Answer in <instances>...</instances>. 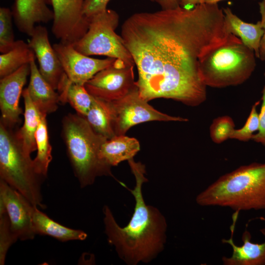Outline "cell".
Instances as JSON below:
<instances>
[{
    "mask_svg": "<svg viewBox=\"0 0 265 265\" xmlns=\"http://www.w3.org/2000/svg\"><path fill=\"white\" fill-rule=\"evenodd\" d=\"M229 35L217 3L136 13L121 30L137 69L140 96L147 102L163 98L191 106L207 99L200 59Z\"/></svg>",
    "mask_w": 265,
    "mask_h": 265,
    "instance_id": "1",
    "label": "cell"
},
{
    "mask_svg": "<svg viewBox=\"0 0 265 265\" xmlns=\"http://www.w3.org/2000/svg\"><path fill=\"white\" fill-rule=\"evenodd\" d=\"M128 161L135 179L133 189L126 187L134 198L133 213L128 224L121 227L105 205L104 223L108 242L115 247L120 258L128 265H136L151 262L163 250L167 225L159 210L147 205L144 199L142 185L148 182L145 165L133 159Z\"/></svg>",
    "mask_w": 265,
    "mask_h": 265,
    "instance_id": "2",
    "label": "cell"
},
{
    "mask_svg": "<svg viewBox=\"0 0 265 265\" xmlns=\"http://www.w3.org/2000/svg\"><path fill=\"white\" fill-rule=\"evenodd\" d=\"M202 206L229 207L236 212L265 209V163L253 162L227 173L200 193Z\"/></svg>",
    "mask_w": 265,
    "mask_h": 265,
    "instance_id": "3",
    "label": "cell"
},
{
    "mask_svg": "<svg viewBox=\"0 0 265 265\" xmlns=\"http://www.w3.org/2000/svg\"><path fill=\"white\" fill-rule=\"evenodd\" d=\"M62 125L68 156L80 186L91 185L97 177L103 176L116 180L111 166L99 156L101 146L107 139L96 132L85 118L78 113L66 115Z\"/></svg>",
    "mask_w": 265,
    "mask_h": 265,
    "instance_id": "4",
    "label": "cell"
},
{
    "mask_svg": "<svg viewBox=\"0 0 265 265\" xmlns=\"http://www.w3.org/2000/svg\"><path fill=\"white\" fill-rule=\"evenodd\" d=\"M256 55L237 36L229 34L200 59L201 78L207 86L221 88L240 85L254 71Z\"/></svg>",
    "mask_w": 265,
    "mask_h": 265,
    "instance_id": "5",
    "label": "cell"
},
{
    "mask_svg": "<svg viewBox=\"0 0 265 265\" xmlns=\"http://www.w3.org/2000/svg\"><path fill=\"white\" fill-rule=\"evenodd\" d=\"M30 154L24 150L16 132L0 121V179L15 189L33 206L44 209L41 178Z\"/></svg>",
    "mask_w": 265,
    "mask_h": 265,
    "instance_id": "6",
    "label": "cell"
},
{
    "mask_svg": "<svg viewBox=\"0 0 265 265\" xmlns=\"http://www.w3.org/2000/svg\"><path fill=\"white\" fill-rule=\"evenodd\" d=\"M88 18V29L81 39L72 44L75 49L85 55H105L134 65L122 37L115 31L119 24L118 13L107 9Z\"/></svg>",
    "mask_w": 265,
    "mask_h": 265,
    "instance_id": "7",
    "label": "cell"
},
{
    "mask_svg": "<svg viewBox=\"0 0 265 265\" xmlns=\"http://www.w3.org/2000/svg\"><path fill=\"white\" fill-rule=\"evenodd\" d=\"M105 102L110 111L116 135H125L131 127L143 122L188 121L186 118L163 113L153 108L140 96L138 87L120 99Z\"/></svg>",
    "mask_w": 265,
    "mask_h": 265,
    "instance_id": "8",
    "label": "cell"
},
{
    "mask_svg": "<svg viewBox=\"0 0 265 265\" xmlns=\"http://www.w3.org/2000/svg\"><path fill=\"white\" fill-rule=\"evenodd\" d=\"M133 67L134 65L116 59L87 81L84 87L95 98L106 102L120 99L137 87Z\"/></svg>",
    "mask_w": 265,
    "mask_h": 265,
    "instance_id": "9",
    "label": "cell"
},
{
    "mask_svg": "<svg viewBox=\"0 0 265 265\" xmlns=\"http://www.w3.org/2000/svg\"><path fill=\"white\" fill-rule=\"evenodd\" d=\"M85 0H51L53 12L52 31L61 42L73 44L86 33L89 20L84 14Z\"/></svg>",
    "mask_w": 265,
    "mask_h": 265,
    "instance_id": "10",
    "label": "cell"
},
{
    "mask_svg": "<svg viewBox=\"0 0 265 265\" xmlns=\"http://www.w3.org/2000/svg\"><path fill=\"white\" fill-rule=\"evenodd\" d=\"M65 74L73 82L84 85L97 73L111 65L115 58L97 59L77 51L71 44L60 42L53 45Z\"/></svg>",
    "mask_w": 265,
    "mask_h": 265,
    "instance_id": "11",
    "label": "cell"
},
{
    "mask_svg": "<svg viewBox=\"0 0 265 265\" xmlns=\"http://www.w3.org/2000/svg\"><path fill=\"white\" fill-rule=\"evenodd\" d=\"M0 203L7 213L12 231L22 240H30L36 235L32 214L34 208L21 193L0 179Z\"/></svg>",
    "mask_w": 265,
    "mask_h": 265,
    "instance_id": "12",
    "label": "cell"
},
{
    "mask_svg": "<svg viewBox=\"0 0 265 265\" xmlns=\"http://www.w3.org/2000/svg\"><path fill=\"white\" fill-rule=\"evenodd\" d=\"M29 74L30 64H26L12 74L0 78V121L10 128H13L20 122V117L23 111L19 106V99Z\"/></svg>",
    "mask_w": 265,
    "mask_h": 265,
    "instance_id": "13",
    "label": "cell"
},
{
    "mask_svg": "<svg viewBox=\"0 0 265 265\" xmlns=\"http://www.w3.org/2000/svg\"><path fill=\"white\" fill-rule=\"evenodd\" d=\"M30 37L28 44L38 59L40 74L54 90H57L65 74L50 43L47 28L36 26Z\"/></svg>",
    "mask_w": 265,
    "mask_h": 265,
    "instance_id": "14",
    "label": "cell"
},
{
    "mask_svg": "<svg viewBox=\"0 0 265 265\" xmlns=\"http://www.w3.org/2000/svg\"><path fill=\"white\" fill-rule=\"evenodd\" d=\"M238 212H236L233 216V224L230 229L231 238L222 239L224 243L230 244L233 248V254L231 257H223V263L225 265H265V239L262 243H254L251 240V235L246 229L242 236L243 244L236 245L233 239L236 223ZM265 238V228L260 230Z\"/></svg>",
    "mask_w": 265,
    "mask_h": 265,
    "instance_id": "15",
    "label": "cell"
},
{
    "mask_svg": "<svg viewBox=\"0 0 265 265\" xmlns=\"http://www.w3.org/2000/svg\"><path fill=\"white\" fill-rule=\"evenodd\" d=\"M49 5L51 0H15L12 12L18 29L30 36L36 24L53 21V12Z\"/></svg>",
    "mask_w": 265,
    "mask_h": 265,
    "instance_id": "16",
    "label": "cell"
},
{
    "mask_svg": "<svg viewBox=\"0 0 265 265\" xmlns=\"http://www.w3.org/2000/svg\"><path fill=\"white\" fill-rule=\"evenodd\" d=\"M29 64L30 80L27 89L31 100L42 114L55 112L60 102L59 94L41 75L35 60Z\"/></svg>",
    "mask_w": 265,
    "mask_h": 265,
    "instance_id": "17",
    "label": "cell"
},
{
    "mask_svg": "<svg viewBox=\"0 0 265 265\" xmlns=\"http://www.w3.org/2000/svg\"><path fill=\"white\" fill-rule=\"evenodd\" d=\"M223 11L227 32L238 37L259 58L260 44L264 33L261 21L256 24L246 23L235 14L229 7L223 9Z\"/></svg>",
    "mask_w": 265,
    "mask_h": 265,
    "instance_id": "18",
    "label": "cell"
},
{
    "mask_svg": "<svg viewBox=\"0 0 265 265\" xmlns=\"http://www.w3.org/2000/svg\"><path fill=\"white\" fill-rule=\"evenodd\" d=\"M139 150L140 144L136 139L125 135H116L102 144L99 156L104 162L111 167L133 159Z\"/></svg>",
    "mask_w": 265,
    "mask_h": 265,
    "instance_id": "19",
    "label": "cell"
},
{
    "mask_svg": "<svg viewBox=\"0 0 265 265\" xmlns=\"http://www.w3.org/2000/svg\"><path fill=\"white\" fill-rule=\"evenodd\" d=\"M32 222L35 234L52 237L59 241L83 240L87 235L84 232L64 226L50 218L41 212L37 207L34 206Z\"/></svg>",
    "mask_w": 265,
    "mask_h": 265,
    "instance_id": "20",
    "label": "cell"
},
{
    "mask_svg": "<svg viewBox=\"0 0 265 265\" xmlns=\"http://www.w3.org/2000/svg\"><path fill=\"white\" fill-rule=\"evenodd\" d=\"M22 95L25 104L24 122L16 133L24 150L31 154L37 150L35 133L42 114L31 100L27 88L23 90Z\"/></svg>",
    "mask_w": 265,
    "mask_h": 265,
    "instance_id": "21",
    "label": "cell"
},
{
    "mask_svg": "<svg viewBox=\"0 0 265 265\" xmlns=\"http://www.w3.org/2000/svg\"><path fill=\"white\" fill-rule=\"evenodd\" d=\"M57 90L60 102L68 103L78 114L82 116L87 114L94 97L88 92L84 85L72 82L65 74Z\"/></svg>",
    "mask_w": 265,
    "mask_h": 265,
    "instance_id": "22",
    "label": "cell"
},
{
    "mask_svg": "<svg viewBox=\"0 0 265 265\" xmlns=\"http://www.w3.org/2000/svg\"><path fill=\"white\" fill-rule=\"evenodd\" d=\"M35 54L28 43L17 40L13 48L0 55V77L2 78L16 71L21 67L35 60Z\"/></svg>",
    "mask_w": 265,
    "mask_h": 265,
    "instance_id": "23",
    "label": "cell"
},
{
    "mask_svg": "<svg viewBox=\"0 0 265 265\" xmlns=\"http://www.w3.org/2000/svg\"><path fill=\"white\" fill-rule=\"evenodd\" d=\"M83 117L96 132L106 139L116 136L111 115L104 101L94 98L91 108Z\"/></svg>",
    "mask_w": 265,
    "mask_h": 265,
    "instance_id": "24",
    "label": "cell"
},
{
    "mask_svg": "<svg viewBox=\"0 0 265 265\" xmlns=\"http://www.w3.org/2000/svg\"><path fill=\"white\" fill-rule=\"evenodd\" d=\"M46 116L42 115L35 133L37 153L33 159L36 172L43 177L47 176L49 166L52 159V148L49 141Z\"/></svg>",
    "mask_w": 265,
    "mask_h": 265,
    "instance_id": "25",
    "label": "cell"
},
{
    "mask_svg": "<svg viewBox=\"0 0 265 265\" xmlns=\"http://www.w3.org/2000/svg\"><path fill=\"white\" fill-rule=\"evenodd\" d=\"M11 230L9 219L5 209L0 203V265H3L7 252L10 246L18 239Z\"/></svg>",
    "mask_w": 265,
    "mask_h": 265,
    "instance_id": "26",
    "label": "cell"
},
{
    "mask_svg": "<svg viewBox=\"0 0 265 265\" xmlns=\"http://www.w3.org/2000/svg\"><path fill=\"white\" fill-rule=\"evenodd\" d=\"M12 12L7 7L0 8V52L4 53L10 51L16 41L12 28Z\"/></svg>",
    "mask_w": 265,
    "mask_h": 265,
    "instance_id": "27",
    "label": "cell"
},
{
    "mask_svg": "<svg viewBox=\"0 0 265 265\" xmlns=\"http://www.w3.org/2000/svg\"><path fill=\"white\" fill-rule=\"evenodd\" d=\"M235 129V123L230 116L218 117L212 121L210 126V137L214 143L220 144L230 138Z\"/></svg>",
    "mask_w": 265,
    "mask_h": 265,
    "instance_id": "28",
    "label": "cell"
},
{
    "mask_svg": "<svg viewBox=\"0 0 265 265\" xmlns=\"http://www.w3.org/2000/svg\"><path fill=\"white\" fill-rule=\"evenodd\" d=\"M260 103V101H259L252 106L245 124L241 128L235 129L233 131L230 136V139L244 142L252 140L253 135L259 129V113L257 108Z\"/></svg>",
    "mask_w": 265,
    "mask_h": 265,
    "instance_id": "29",
    "label": "cell"
},
{
    "mask_svg": "<svg viewBox=\"0 0 265 265\" xmlns=\"http://www.w3.org/2000/svg\"><path fill=\"white\" fill-rule=\"evenodd\" d=\"M262 104L259 113V129L252 139L265 146V84L262 90Z\"/></svg>",
    "mask_w": 265,
    "mask_h": 265,
    "instance_id": "30",
    "label": "cell"
},
{
    "mask_svg": "<svg viewBox=\"0 0 265 265\" xmlns=\"http://www.w3.org/2000/svg\"><path fill=\"white\" fill-rule=\"evenodd\" d=\"M110 0H85L83 12L88 18L103 12L107 9V5ZM152 2H158V0H149Z\"/></svg>",
    "mask_w": 265,
    "mask_h": 265,
    "instance_id": "31",
    "label": "cell"
},
{
    "mask_svg": "<svg viewBox=\"0 0 265 265\" xmlns=\"http://www.w3.org/2000/svg\"><path fill=\"white\" fill-rule=\"evenodd\" d=\"M259 11L261 16V23L264 29L259 51V58L265 62V0H262L259 3Z\"/></svg>",
    "mask_w": 265,
    "mask_h": 265,
    "instance_id": "32",
    "label": "cell"
},
{
    "mask_svg": "<svg viewBox=\"0 0 265 265\" xmlns=\"http://www.w3.org/2000/svg\"><path fill=\"white\" fill-rule=\"evenodd\" d=\"M181 0H158L162 9L175 8L180 6Z\"/></svg>",
    "mask_w": 265,
    "mask_h": 265,
    "instance_id": "33",
    "label": "cell"
},
{
    "mask_svg": "<svg viewBox=\"0 0 265 265\" xmlns=\"http://www.w3.org/2000/svg\"><path fill=\"white\" fill-rule=\"evenodd\" d=\"M203 1V0H181L180 6L185 9H191L202 3Z\"/></svg>",
    "mask_w": 265,
    "mask_h": 265,
    "instance_id": "34",
    "label": "cell"
},
{
    "mask_svg": "<svg viewBox=\"0 0 265 265\" xmlns=\"http://www.w3.org/2000/svg\"><path fill=\"white\" fill-rule=\"evenodd\" d=\"M222 0H203L202 3L216 4Z\"/></svg>",
    "mask_w": 265,
    "mask_h": 265,
    "instance_id": "35",
    "label": "cell"
},
{
    "mask_svg": "<svg viewBox=\"0 0 265 265\" xmlns=\"http://www.w3.org/2000/svg\"><path fill=\"white\" fill-rule=\"evenodd\" d=\"M264 76H265V73H264Z\"/></svg>",
    "mask_w": 265,
    "mask_h": 265,
    "instance_id": "36",
    "label": "cell"
}]
</instances>
